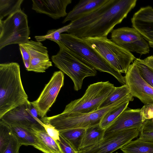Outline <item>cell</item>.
Instances as JSON below:
<instances>
[{"label":"cell","mask_w":153,"mask_h":153,"mask_svg":"<svg viewBox=\"0 0 153 153\" xmlns=\"http://www.w3.org/2000/svg\"><path fill=\"white\" fill-rule=\"evenodd\" d=\"M19 46L23 62L27 70L29 67L30 62V56L28 51L22 44H19Z\"/></svg>","instance_id":"836d02e7"},{"label":"cell","mask_w":153,"mask_h":153,"mask_svg":"<svg viewBox=\"0 0 153 153\" xmlns=\"http://www.w3.org/2000/svg\"><path fill=\"white\" fill-rule=\"evenodd\" d=\"M30 103L22 85L19 64H0V119L11 110Z\"/></svg>","instance_id":"7a4b0ae2"},{"label":"cell","mask_w":153,"mask_h":153,"mask_svg":"<svg viewBox=\"0 0 153 153\" xmlns=\"http://www.w3.org/2000/svg\"><path fill=\"white\" fill-rule=\"evenodd\" d=\"M120 149L123 153H153V142L139 138L132 140Z\"/></svg>","instance_id":"44dd1931"},{"label":"cell","mask_w":153,"mask_h":153,"mask_svg":"<svg viewBox=\"0 0 153 153\" xmlns=\"http://www.w3.org/2000/svg\"><path fill=\"white\" fill-rule=\"evenodd\" d=\"M140 131L133 129L120 131L103 138L98 143L78 153H113L137 137Z\"/></svg>","instance_id":"8fae6325"},{"label":"cell","mask_w":153,"mask_h":153,"mask_svg":"<svg viewBox=\"0 0 153 153\" xmlns=\"http://www.w3.org/2000/svg\"><path fill=\"white\" fill-rule=\"evenodd\" d=\"M72 24L71 22L67 25L58 29H54L48 30L45 35L35 36V38L37 42L43 41L47 39L51 40L55 42L61 41V34L63 32H66L70 28Z\"/></svg>","instance_id":"83f0119b"},{"label":"cell","mask_w":153,"mask_h":153,"mask_svg":"<svg viewBox=\"0 0 153 153\" xmlns=\"http://www.w3.org/2000/svg\"><path fill=\"white\" fill-rule=\"evenodd\" d=\"M23 0H0V20L21 10Z\"/></svg>","instance_id":"d4e9b609"},{"label":"cell","mask_w":153,"mask_h":153,"mask_svg":"<svg viewBox=\"0 0 153 153\" xmlns=\"http://www.w3.org/2000/svg\"><path fill=\"white\" fill-rule=\"evenodd\" d=\"M130 94L129 88L126 84L120 87H115L112 92L101 104L99 108L112 104Z\"/></svg>","instance_id":"484cf974"},{"label":"cell","mask_w":153,"mask_h":153,"mask_svg":"<svg viewBox=\"0 0 153 153\" xmlns=\"http://www.w3.org/2000/svg\"><path fill=\"white\" fill-rule=\"evenodd\" d=\"M139 136L141 139L153 142V118L144 122Z\"/></svg>","instance_id":"f546056e"},{"label":"cell","mask_w":153,"mask_h":153,"mask_svg":"<svg viewBox=\"0 0 153 153\" xmlns=\"http://www.w3.org/2000/svg\"><path fill=\"white\" fill-rule=\"evenodd\" d=\"M118 153V152H116V153Z\"/></svg>","instance_id":"74e56055"},{"label":"cell","mask_w":153,"mask_h":153,"mask_svg":"<svg viewBox=\"0 0 153 153\" xmlns=\"http://www.w3.org/2000/svg\"><path fill=\"white\" fill-rule=\"evenodd\" d=\"M115 87L109 81L91 84L82 97L71 101L66 106L62 112L85 114L93 112L99 108Z\"/></svg>","instance_id":"52a82bcc"},{"label":"cell","mask_w":153,"mask_h":153,"mask_svg":"<svg viewBox=\"0 0 153 153\" xmlns=\"http://www.w3.org/2000/svg\"><path fill=\"white\" fill-rule=\"evenodd\" d=\"M22 146L13 134L11 140L3 153H19V149Z\"/></svg>","instance_id":"4dcf8cb0"},{"label":"cell","mask_w":153,"mask_h":153,"mask_svg":"<svg viewBox=\"0 0 153 153\" xmlns=\"http://www.w3.org/2000/svg\"><path fill=\"white\" fill-rule=\"evenodd\" d=\"M30 103L19 106L9 111L0 119L9 125H13L30 129H43L36 120L37 117L31 112Z\"/></svg>","instance_id":"4fadbf2b"},{"label":"cell","mask_w":153,"mask_h":153,"mask_svg":"<svg viewBox=\"0 0 153 153\" xmlns=\"http://www.w3.org/2000/svg\"><path fill=\"white\" fill-rule=\"evenodd\" d=\"M137 0H108L99 9L73 22L66 32L81 38L107 36L135 6Z\"/></svg>","instance_id":"6da1fadb"},{"label":"cell","mask_w":153,"mask_h":153,"mask_svg":"<svg viewBox=\"0 0 153 153\" xmlns=\"http://www.w3.org/2000/svg\"><path fill=\"white\" fill-rule=\"evenodd\" d=\"M64 83V75L62 72L61 71L55 72L38 98L30 102L41 118L46 116L47 113L55 102Z\"/></svg>","instance_id":"30bf717a"},{"label":"cell","mask_w":153,"mask_h":153,"mask_svg":"<svg viewBox=\"0 0 153 153\" xmlns=\"http://www.w3.org/2000/svg\"><path fill=\"white\" fill-rule=\"evenodd\" d=\"M112 67L119 72L127 73L136 59L131 53L120 47L107 36L82 38Z\"/></svg>","instance_id":"8992f818"},{"label":"cell","mask_w":153,"mask_h":153,"mask_svg":"<svg viewBox=\"0 0 153 153\" xmlns=\"http://www.w3.org/2000/svg\"><path fill=\"white\" fill-rule=\"evenodd\" d=\"M22 44L30 56V65L27 70V71L43 73L52 66L47 48L41 42L29 40Z\"/></svg>","instance_id":"9a60e30c"},{"label":"cell","mask_w":153,"mask_h":153,"mask_svg":"<svg viewBox=\"0 0 153 153\" xmlns=\"http://www.w3.org/2000/svg\"><path fill=\"white\" fill-rule=\"evenodd\" d=\"M133 100V96L129 94L112 104L91 112L79 114L62 112L54 116H46L41 120L45 123L51 125L59 131L74 128L85 129L100 124L104 115L110 110L124 102Z\"/></svg>","instance_id":"3957f363"},{"label":"cell","mask_w":153,"mask_h":153,"mask_svg":"<svg viewBox=\"0 0 153 153\" xmlns=\"http://www.w3.org/2000/svg\"><path fill=\"white\" fill-rule=\"evenodd\" d=\"M72 0H32V9L36 12L44 14L56 19L66 16L67 6Z\"/></svg>","instance_id":"e0dca14e"},{"label":"cell","mask_w":153,"mask_h":153,"mask_svg":"<svg viewBox=\"0 0 153 153\" xmlns=\"http://www.w3.org/2000/svg\"><path fill=\"white\" fill-rule=\"evenodd\" d=\"M141 109L144 121L146 120L153 118V104L144 105Z\"/></svg>","instance_id":"e575fe53"},{"label":"cell","mask_w":153,"mask_h":153,"mask_svg":"<svg viewBox=\"0 0 153 153\" xmlns=\"http://www.w3.org/2000/svg\"><path fill=\"white\" fill-rule=\"evenodd\" d=\"M33 132L46 146L49 153H63L58 141L50 136L45 129H34Z\"/></svg>","instance_id":"603a6c76"},{"label":"cell","mask_w":153,"mask_h":153,"mask_svg":"<svg viewBox=\"0 0 153 153\" xmlns=\"http://www.w3.org/2000/svg\"><path fill=\"white\" fill-rule=\"evenodd\" d=\"M111 33V40L128 51L141 55L149 53V43L134 28L123 27L114 29Z\"/></svg>","instance_id":"9c48e42d"},{"label":"cell","mask_w":153,"mask_h":153,"mask_svg":"<svg viewBox=\"0 0 153 153\" xmlns=\"http://www.w3.org/2000/svg\"><path fill=\"white\" fill-rule=\"evenodd\" d=\"M144 121L141 109L126 108L105 130L103 138L117 132L136 129L140 131Z\"/></svg>","instance_id":"5bb4252c"},{"label":"cell","mask_w":153,"mask_h":153,"mask_svg":"<svg viewBox=\"0 0 153 153\" xmlns=\"http://www.w3.org/2000/svg\"><path fill=\"white\" fill-rule=\"evenodd\" d=\"M63 153H78L71 145L60 135V140L58 141Z\"/></svg>","instance_id":"d6a6232c"},{"label":"cell","mask_w":153,"mask_h":153,"mask_svg":"<svg viewBox=\"0 0 153 153\" xmlns=\"http://www.w3.org/2000/svg\"><path fill=\"white\" fill-rule=\"evenodd\" d=\"M9 126L13 134L22 146H32L43 153H49L46 146L35 135L32 130L15 125Z\"/></svg>","instance_id":"d6986e66"},{"label":"cell","mask_w":153,"mask_h":153,"mask_svg":"<svg viewBox=\"0 0 153 153\" xmlns=\"http://www.w3.org/2000/svg\"><path fill=\"white\" fill-rule=\"evenodd\" d=\"M133 62L136 65L139 73L144 80L153 88V70L136 59Z\"/></svg>","instance_id":"f1b7e54d"},{"label":"cell","mask_w":153,"mask_h":153,"mask_svg":"<svg viewBox=\"0 0 153 153\" xmlns=\"http://www.w3.org/2000/svg\"><path fill=\"white\" fill-rule=\"evenodd\" d=\"M41 124L43 127L50 136L56 141H59L60 134L58 130L51 125L48 123H45L42 121Z\"/></svg>","instance_id":"1f68e13d"},{"label":"cell","mask_w":153,"mask_h":153,"mask_svg":"<svg viewBox=\"0 0 153 153\" xmlns=\"http://www.w3.org/2000/svg\"><path fill=\"white\" fill-rule=\"evenodd\" d=\"M133 28L148 42L153 43V8L148 6L140 8L131 19Z\"/></svg>","instance_id":"2e32d148"},{"label":"cell","mask_w":153,"mask_h":153,"mask_svg":"<svg viewBox=\"0 0 153 153\" xmlns=\"http://www.w3.org/2000/svg\"><path fill=\"white\" fill-rule=\"evenodd\" d=\"M125 77L126 84L133 97L139 99L144 105L153 104V88L141 77L134 62L130 65Z\"/></svg>","instance_id":"7c38bea8"},{"label":"cell","mask_w":153,"mask_h":153,"mask_svg":"<svg viewBox=\"0 0 153 153\" xmlns=\"http://www.w3.org/2000/svg\"><path fill=\"white\" fill-rule=\"evenodd\" d=\"M105 130L100 127V124L85 129L79 151L92 146L101 142L103 139Z\"/></svg>","instance_id":"ffe728a7"},{"label":"cell","mask_w":153,"mask_h":153,"mask_svg":"<svg viewBox=\"0 0 153 153\" xmlns=\"http://www.w3.org/2000/svg\"><path fill=\"white\" fill-rule=\"evenodd\" d=\"M13 136L10 126L0 120V153H3Z\"/></svg>","instance_id":"4316f807"},{"label":"cell","mask_w":153,"mask_h":153,"mask_svg":"<svg viewBox=\"0 0 153 153\" xmlns=\"http://www.w3.org/2000/svg\"><path fill=\"white\" fill-rule=\"evenodd\" d=\"M129 102V101L124 102L106 113L101 120L100 124V127L105 130L110 126L127 108Z\"/></svg>","instance_id":"cb8c5ba5"},{"label":"cell","mask_w":153,"mask_h":153,"mask_svg":"<svg viewBox=\"0 0 153 153\" xmlns=\"http://www.w3.org/2000/svg\"><path fill=\"white\" fill-rule=\"evenodd\" d=\"M149 46L153 48V43H149Z\"/></svg>","instance_id":"8d00e7d4"},{"label":"cell","mask_w":153,"mask_h":153,"mask_svg":"<svg viewBox=\"0 0 153 153\" xmlns=\"http://www.w3.org/2000/svg\"><path fill=\"white\" fill-rule=\"evenodd\" d=\"M55 42L58 45L59 50L56 55L51 56L52 61L56 67L71 78L74 84V90L78 91L82 88L84 78L96 76L97 71L61 41Z\"/></svg>","instance_id":"277c9868"},{"label":"cell","mask_w":153,"mask_h":153,"mask_svg":"<svg viewBox=\"0 0 153 153\" xmlns=\"http://www.w3.org/2000/svg\"><path fill=\"white\" fill-rule=\"evenodd\" d=\"M61 42L90 67L100 72L109 73L120 83L126 84L125 76L112 67L82 38L68 33H61Z\"/></svg>","instance_id":"5b68a950"},{"label":"cell","mask_w":153,"mask_h":153,"mask_svg":"<svg viewBox=\"0 0 153 153\" xmlns=\"http://www.w3.org/2000/svg\"><path fill=\"white\" fill-rule=\"evenodd\" d=\"M85 131L84 128H74L59 131V134L67 140L77 152L80 147Z\"/></svg>","instance_id":"7402d4cb"},{"label":"cell","mask_w":153,"mask_h":153,"mask_svg":"<svg viewBox=\"0 0 153 153\" xmlns=\"http://www.w3.org/2000/svg\"><path fill=\"white\" fill-rule=\"evenodd\" d=\"M27 16L22 10L0 20V50L9 45L24 44L29 41Z\"/></svg>","instance_id":"ba28073f"},{"label":"cell","mask_w":153,"mask_h":153,"mask_svg":"<svg viewBox=\"0 0 153 153\" xmlns=\"http://www.w3.org/2000/svg\"><path fill=\"white\" fill-rule=\"evenodd\" d=\"M108 0H81L66 16L62 22H73L94 12Z\"/></svg>","instance_id":"ac0fdd59"},{"label":"cell","mask_w":153,"mask_h":153,"mask_svg":"<svg viewBox=\"0 0 153 153\" xmlns=\"http://www.w3.org/2000/svg\"><path fill=\"white\" fill-rule=\"evenodd\" d=\"M136 59L140 62L145 65L153 70V56L147 57L143 59L138 58Z\"/></svg>","instance_id":"d590c367"}]
</instances>
